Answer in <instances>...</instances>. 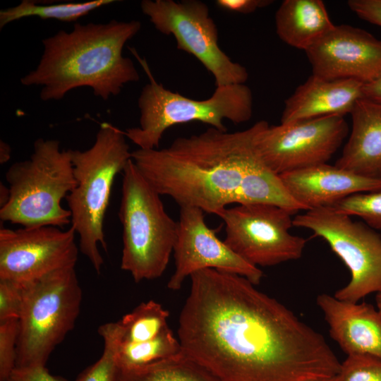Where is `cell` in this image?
Instances as JSON below:
<instances>
[{
    "label": "cell",
    "mask_w": 381,
    "mask_h": 381,
    "mask_svg": "<svg viewBox=\"0 0 381 381\" xmlns=\"http://www.w3.org/2000/svg\"><path fill=\"white\" fill-rule=\"evenodd\" d=\"M10 198L9 188L4 184L0 185V207L4 206L8 201Z\"/></svg>",
    "instance_id": "cell-36"
},
{
    "label": "cell",
    "mask_w": 381,
    "mask_h": 381,
    "mask_svg": "<svg viewBox=\"0 0 381 381\" xmlns=\"http://www.w3.org/2000/svg\"><path fill=\"white\" fill-rule=\"evenodd\" d=\"M294 214L269 204H242L227 207L219 217L225 225L224 242L239 257L257 267L298 260L303 255L306 240L289 232Z\"/></svg>",
    "instance_id": "cell-11"
},
{
    "label": "cell",
    "mask_w": 381,
    "mask_h": 381,
    "mask_svg": "<svg viewBox=\"0 0 381 381\" xmlns=\"http://www.w3.org/2000/svg\"><path fill=\"white\" fill-rule=\"evenodd\" d=\"M10 198L0 207L4 222L23 227L71 223V212L61 205L76 186L70 149L57 140L38 138L30 158L11 165L6 174Z\"/></svg>",
    "instance_id": "cell-5"
},
{
    "label": "cell",
    "mask_w": 381,
    "mask_h": 381,
    "mask_svg": "<svg viewBox=\"0 0 381 381\" xmlns=\"http://www.w3.org/2000/svg\"><path fill=\"white\" fill-rule=\"evenodd\" d=\"M22 286L16 368L45 366L52 352L74 327L82 289L75 267L54 272Z\"/></svg>",
    "instance_id": "cell-8"
},
{
    "label": "cell",
    "mask_w": 381,
    "mask_h": 381,
    "mask_svg": "<svg viewBox=\"0 0 381 381\" xmlns=\"http://www.w3.org/2000/svg\"><path fill=\"white\" fill-rule=\"evenodd\" d=\"M22 305V285L12 281L0 279V321L18 319Z\"/></svg>",
    "instance_id": "cell-30"
},
{
    "label": "cell",
    "mask_w": 381,
    "mask_h": 381,
    "mask_svg": "<svg viewBox=\"0 0 381 381\" xmlns=\"http://www.w3.org/2000/svg\"><path fill=\"white\" fill-rule=\"evenodd\" d=\"M347 4L359 18L381 27V0H349Z\"/></svg>",
    "instance_id": "cell-31"
},
{
    "label": "cell",
    "mask_w": 381,
    "mask_h": 381,
    "mask_svg": "<svg viewBox=\"0 0 381 381\" xmlns=\"http://www.w3.org/2000/svg\"><path fill=\"white\" fill-rule=\"evenodd\" d=\"M115 0H92L85 2H69L40 4L32 0H23L19 4L0 11V28L13 21L28 18L54 19L63 22L75 21L100 7L114 3Z\"/></svg>",
    "instance_id": "cell-23"
},
{
    "label": "cell",
    "mask_w": 381,
    "mask_h": 381,
    "mask_svg": "<svg viewBox=\"0 0 381 381\" xmlns=\"http://www.w3.org/2000/svg\"><path fill=\"white\" fill-rule=\"evenodd\" d=\"M181 352L179 339L168 327L155 338L146 341H121L118 359L121 368L130 369L167 359Z\"/></svg>",
    "instance_id": "cell-25"
},
{
    "label": "cell",
    "mask_w": 381,
    "mask_h": 381,
    "mask_svg": "<svg viewBox=\"0 0 381 381\" xmlns=\"http://www.w3.org/2000/svg\"><path fill=\"white\" fill-rule=\"evenodd\" d=\"M318 381H337V377L336 375V376H334V377H332L322 379V380H318Z\"/></svg>",
    "instance_id": "cell-38"
},
{
    "label": "cell",
    "mask_w": 381,
    "mask_h": 381,
    "mask_svg": "<svg viewBox=\"0 0 381 381\" xmlns=\"http://www.w3.org/2000/svg\"><path fill=\"white\" fill-rule=\"evenodd\" d=\"M136 20L107 23H75L71 32L59 30L42 40L36 68L20 78L25 86L41 87L42 101L61 100L71 90L90 87L107 100L129 83L140 80L133 61L123 55L126 43L140 30Z\"/></svg>",
    "instance_id": "cell-3"
},
{
    "label": "cell",
    "mask_w": 381,
    "mask_h": 381,
    "mask_svg": "<svg viewBox=\"0 0 381 381\" xmlns=\"http://www.w3.org/2000/svg\"><path fill=\"white\" fill-rule=\"evenodd\" d=\"M364 85L353 79L327 80L313 74L285 100L281 123L351 114L363 98Z\"/></svg>",
    "instance_id": "cell-18"
},
{
    "label": "cell",
    "mask_w": 381,
    "mask_h": 381,
    "mask_svg": "<svg viewBox=\"0 0 381 381\" xmlns=\"http://www.w3.org/2000/svg\"><path fill=\"white\" fill-rule=\"evenodd\" d=\"M119 381H221L183 351L138 368H121Z\"/></svg>",
    "instance_id": "cell-22"
},
{
    "label": "cell",
    "mask_w": 381,
    "mask_h": 381,
    "mask_svg": "<svg viewBox=\"0 0 381 381\" xmlns=\"http://www.w3.org/2000/svg\"><path fill=\"white\" fill-rule=\"evenodd\" d=\"M233 203L273 205L294 214L304 210L291 196L279 175L265 164L258 151L247 167Z\"/></svg>",
    "instance_id": "cell-21"
},
{
    "label": "cell",
    "mask_w": 381,
    "mask_h": 381,
    "mask_svg": "<svg viewBox=\"0 0 381 381\" xmlns=\"http://www.w3.org/2000/svg\"><path fill=\"white\" fill-rule=\"evenodd\" d=\"M334 26L320 0H284L275 13L279 37L286 44L305 52Z\"/></svg>",
    "instance_id": "cell-20"
},
{
    "label": "cell",
    "mask_w": 381,
    "mask_h": 381,
    "mask_svg": "<svg viewBox=\"0 0 381 381\" xmlns=\"http://www.w3.org/2000/svg\"><path fill=\"white\" fill-rule=\"evenodd\" d=\"M75 231L53 226L0 229V279L21 285L54 272L75 267Z\"/></svg>",
    "instance_id": "cell-13"
},
{
    "label": "cell",
    "mask_w": 381,
    "mask_h": 381,
    "mask_svg": "<svg viewBox=\"0 0 381 381\" xmlns=\"http://www.w3.org/2000/svg\"><path fill=\"white\" fill-rule=\"evenodd\" d=\"M169 311L150 300L141 303L119 320L122 329L121 341L139 343L155 338L169 327Z\"/></svg>",
    "instance_id": "cell-24"
},
{
    "label": "cell",
    "mask_w": 381,
    "mask_h": 381,
    "mask_svg": "<svg viewBox=\"0 0 381 381\" xmlns=\"http://www.w3.org/2000/svg\"><path fill=\"white\" fill-rule=\"evenodd\" d=\"M377 308L381 313V292L377 293L375 296Z\"/></svg>",
    "instance_id": "cell-37"
},
{
    "label": "cell",
    "mask_w": 381,
    "mask_h": 381,
    "mask_svg": "<svg viewBox=\"0 0 381 381\" xmlns=\"http://www.w3.org/2000/svg\"><path fill=\"white\" fill-rule=\"evenodd\" d=\"M119 217L122 225L121 268L135 282L164 272L174 251L178 222L166 212L160 195L132 159L123 173Z\"/></svg>",
    "instance_id": "cell-7"
},
{
    "label": "cell",
    "mask_w": 381,
    "mask_h": 381,
    "mask_svg": "<svg viewBox=\"0 0 381 381\" xmlns=\"http://www.w3.org/2000/svg\"><path fill=\"white\" fill-rule=\"evenodd\" d=\"M124 132L103 122L94 144L87 150H71L76 186L66 196L71 224L79 236L81 253L99 274L104 260L99 245L107 250L104 221L116 176L131 160Z\"/></svg>",
    "instance_id": "cell-4"
},
{
    "label": "cell",
    "mask_w": 381,
    "mask_h": 381,
    "mask_svg": "<svg viewBox=\"0 0 381 381\" xmlns=\"http://www.w3.org/2000/svg\"><path fill=\"white\" fill-rule=\"evenodd\" d=\"M177 236L174 247L175 270L167 288L179 290L193 273L214 269L238 274L258 285L263 272L245 261L216 235L205 221L204 212L195 207H180Z\"/></svg>",
    "instance_id": "cell-14"
},
{
    "label": "cell",
    "mask_w": 381,
    "mask_h": 381,
    "mask_svg": "<svg viewBox=\"0 0 381 381\" xmlns=\"http://www.w3.org/2000/svg\"><path fill=\"white\" fill-rule=\"evenodd\" d=\"M139 59L149 78L138 99L140 126L123 131L126 137L138 148H159L164 132L177 124L198 121L220 131H227L224 120L238 124L252 117L253 94L245 84L217 87L210 97L193 99L157 83L146 61Z\"/></svg>",
    "instance_id": "cell-6"
},
{
    "label": "cell",
    "mask_w": 381,
    "mask_h": 381,
    "mask_svg": "<svg viewBox=\"0 0 381 381\" xmlns=\"http://www.w3.org/2000/svg\"><path fill=\"white\" fill-rule=\"evenodd\" d=\"M313 74L368 84L381 78V40L349 25H334L306 51Z\"/></svg>",
    "instance_id": "cell-15"
},
{
    "label": "cell",
    "mask_w": 381,
    "mask_h": 381,
    "mask_svg": "<svg viewBox=\"0 0 381 381\" xmlns=\"http://www.w3.org/2000/svg\"><path fill=\"white\" fill-rule=\"evenodd\" d=\"M6 381H68L52 375L45 366L16 367Z\"/></svg>",
    "instance_id": "cell-32"
},
{
    "label": "cell",
    "mask_w": 381,
    "mask_h": 381,
    "mask_svg": "<svg viewBox=\"0 0 381 381\" xmlns=\"http://www.w3.org/2000/svg\"><path fill=\"white\" fill-rule=\"evenodd\" d=\"M11 152V148L10 145L7 143L1 140H0V163L1 164L6 163L10 159Z\"/></svg>",
    "instance_id": "cell-35"
},
{
    "label": "cell",
    "mask_w": 381,
    "mask_h": 381,
    "mask_svg": "<svg viewBox=\"0 0 381 381\" xmlns=\"http://www.w3.org/2000/svg\"><path fill=\"white\" fill-rule=\"evenodd\" d=\"M140 8L159 32L174 37L178 49L193 55L205 66L217 87L246 82V68L233 61L219 46L217 27L205 3L143 0Z\"/></svg>",
    "instance_id": "cell-10"
},
{
    "label": "cell",
    "mask_w": 381,
    "mask_h": 381,
    "mask_svg": "<svg viewBox=\"0 0 381 381\" xmlns=\"http://www.w3.org/2000/svg\"><path fill=\"white\" fill-rule=\"evenodd\" d=\"M329 207L349 216L359 217L372 229L381 231V190L356 193Z\"/></svg>",
    "instance_id": "cell-27"
},
{
    "label": "cell",
    "mask_w": 381,
    "mask_h": 381,
    "mask_svg": "<svg viewBox=\"0 0 381 381\" xmlns=\"http://www.w3.org/2000/svg\"><path fill=\"white\" fill-rule=\"evenodd\" d=\"M351 115V134L334 165L359 176L381 179V103L361 98Z\"/></svg>",
    "instance_id": "cell-19"
},
{
    "label": "cell",
    "mask_w": 381,
    "mask_h": 381,
    "mask_svg": "<svg viewBox=\"0 0 381 381\" xmlns=\"http://www.w3.org/2000/svg\"><path fill=\"white\" fill-rule=\"evenodd\" d=\"M293 226L323 238L350 271V281L334 297L356 303L381 292V235L375 229L332 207L306 210L293 219Z\"/></svg>",
    "instance_id": "cell-9"
},
{
    "label": "cell",
    "mask_w": 381,
    "mask_h": 381,
    "mask_svg": "<svg viewBox=\"0 0 381 381\" xmlns=\"http://www.w3.org/2000/svg\"><path fill=\"white\" fill-rule=\"evenodd\" d=\"M180 313L183 353L221 381H318L341 363L325 337L244 277H190Z\"/></svg>",
    "instance_id": "cell-1"
},
{
    "label": "cell",
    "mask_w": 381,
    "mask_h": 381,
    "mask_svg": "<svg viewBox=\"0 0 381 381\" xmlns=\"http://www.w3.org/2000/svg\"><path fill=\"white\" fill-rule=\"evenodd\" d=\"M349 133L344 116H327L278 126L266 121L255 137V146L265 164L284 173L326 164Z\"/></svg>",
    "instance_id": "cell-12"
},
{
    "label": "cell",
    "mask_w": 381,
    "mask_h": 381,
    "mask_svg": "<svg viewBox=\"0 0 381 381\" xmlns=\"http://www.w3.org/2000/svg\"><path fill=\"white\" fill-rule=\"evenodd\" d=\"M337 377V381H381V358L368 354L348 355Z\"/></svg>",
    "instance_id": "cell-28"
},
{
    "label": "cell",
    "mask_w": 381,
    "mask_h": 381,
    "mask_svg": "<svg viewBox=\"0 0 381 381\" xmlns=\"http://www.w3.org/2000/svg\"><path fill=\"white\" fill-rule=\"evenodd\" d=\"M317 305L329 334L348 355L368 354L381 358V313L370 303L342 301L320 294Z\"/></svg>",
    "instance_id": "cell-17"
},
{
    "label": "cell",
    "mask_w": 381,
    "mask_h": 381,
    "mask_svg": "<svg viewBox=\"0 0 381 381\" xmlns=\"http://www.w3.org/2000/svg\"><path fill=\"white\" fill-rule=\"evenodd\" d=\"M266 121L240 131L209 127L179 137L167 147L137 149L131 159L148 183L180 207L190 206L219 217L230 204L251 159L255 137Z\"/></svg>",
    "instance_id": "cell-2"
},
{
    "label": "cell",
    "mask_w": 381,
    "mask_h": 381,
    "mask_svg": "<svg viewBox=\"0 0 381 381\" xmlns=\"http://www.w3.org/2000/svg\"><path fill=\"white\" fill-rule=\"evenodd\" d=\"M98 334L104 341L101 357L86 368L75 381H119L121 367L118 353L122 338V329L119 322H107L98 328Z\"/></svg>",
    "instance_id": "cell-26"
},
{
    "label": "cell",
    "mask_w": 381,
    "mask_h": 381,
    "mask_svg": "<svg viewBox=\"0 0 381 381\" xmlns=\"http://www.w3.org/2000/svg\"><path fill=\"white\" fill-rule=\"evenodd\" d=\"M279 176L291 196L304 210L332 207L349 195L381 190V179L359 176L327 163Z\"/></svg>",
    "instance_id": "cell-16"
},
{
    "label": "cell",
    "mask_w": 381,
    "mask_h": 381,
    "mask_svg": "<svg viewBox=\"0 0 381 381\" xmlns=\"http://www.w3.org/2000/svg\"><path fill=\"white\" fill-rule=\"evenodd\" d=\"M18 319L0 321V381H6L16 368Z\"/></svg>",
    "instance_id": "cell-29"
},
{
    "label": "cell",
    "mask_w": 381,
    "mask_h": 381,
    "mask_svg": "<svg viewBox=\"0 0 381 381\" xmlns=\"http://www.w3.org/2000/svg\"><path fill=\"white\" fill-rule=\"evenodd\" d=\"M363 98L381 103V78L373 83L364 85Z\"/></svg>",
    "instance_id": "cell-34"
},
{
    "label": "cell",
    "mask_w": 381,
    "mask_h": 381,
    "mask_svg": "<svg viewBox=\"0 0 381 381\" xmlns=\"http://www.w3.org/2000/svg\"><path fill=\"white\" fill-rule=\"evenodd\" d=\"M217 6L225 11L249 14L271 4L270 0H217Z\"/></svg>",
    "instance_id": "cell-33"
}]
</instances>
